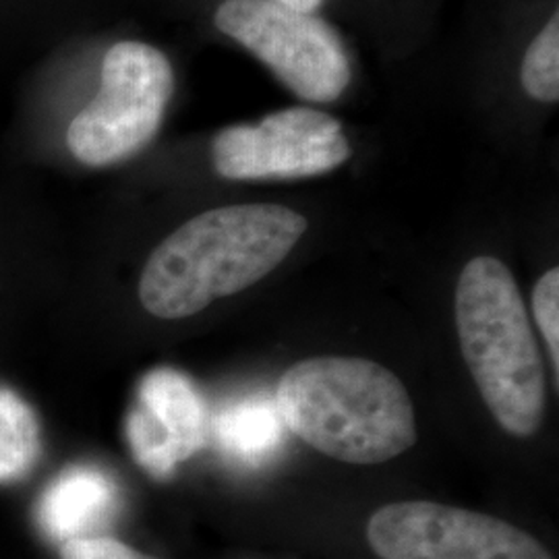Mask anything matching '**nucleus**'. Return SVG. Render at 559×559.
Returning a JSON list of instances; mask_svg holds the SVG:
<instances>
[{"mask_svg": "<svg viewBox=\"0 0 559 559\" xmlns=\"http://www.w3.org/2000/svg\"><path fill=\"white\" fill-rule=\"evenodd\" d=\"M520 81L524 92L545 104H556L559 100V17L547 21L539 36L531 41L522 69Z\"/></svg>", "mask_w": 559, "mask_h": 559, "instance_id": "nucleus-12", "label": "nucleus"}, {"mask_svg": "<svg viewBox=\"0 0 559 559\" xmlns=\"http://www.w3.org/2000/svg\"><path fill=\"white\" fill-rule=\"evenodd\" d=\"M60 559H156L112 537H87L60 545Z\"/></svg>", "mask_w": 559, "mask_h": 559, "instance_id": "nucleus-14", "label": "nucleus"}, {"mask_svg": "<svg viewBox=\"0 0 559 559\" xmlns=\"http://www.w3.org/2000/svg\"><path fill=\"white\" fill-rule=\"evenodd\" d=\"M274 399L286 429L330 459L380 464L417 441L404 383L373 360H302L282 376Z\"/></svg>", "mask_w": 559, "mask_h": 559, "instance_id": "nucleus-2", "label": "nucleus"}, {"mask_svg": "<svg viewBox=\"0 0 559 559\" xmlns=\"http://www.w3.org/2000/svg\"><path fill=\"white\" fill-rule=\"evenodd\" d=\"M535 320L539 323L556 373L559 371V270L554 267L540 276L533 293Z\"/></svg>", "mask_w": 559, "mask_h": 559, "instance_id": "nucleus-13", "label": "nucleus"}, {"mask_svg": "<svg viewBox=\"0 0 559 559\" xmlns=\"http://www.w3.org/2000/svg\"><path fill=\"white\" fill-rule=\"evenodd\" d=\"M127 438L143 471L156 479L170 477L207 438L205 408L195 385L175 369L147 373L127 419Z\"/></svg>", "mask_w": 559, "mask_h": 559, "instance_id": "nucleus-8", "label": "nucleus"}, {"mask_svg": "<svg viewBox=\"0 0 559 559\" xmlns=\"http://www.w3.org/2000/svg\"><path fill=\"white\" fill-rule=\"evenodd\" d=\"M367 540L381 559H551L516 526L436 501L383 506L367 524Z\"/></svg>", "mask_w": 559, "mask_h": 559, "instance_id": "nucleus-6", "label": "nucleus"}, {"mask_svg": "<svg viewBox=\"0 0 559 559\" xmlns=\"http://www.w3.org/2000/svg\"><path fill=\"white\" fill-rule=\"evenodd\" d=\"M175 90L170 60L143 41L115 44L102 62L100 92L67 131L87 166H110L143 150L160 129Z\"/></svg>", "mask_w": 559, "mask_h": 559, "instance_id": "nucleus-4", "label": "nucleus"}, {"mask_svg": "<svg viewBox=\"0 0 559 559\" xmlns=\"http://www.w3.org/2000/svg\"><path fill=\"white\" fill-rule=\"evenodd\" d=\"M274 2H278L282 7L290 9V11H297V13L313 15L325 0H274Z\"/></svg>", "mask_w": 559, "mask_h": 559, "instance_id": "nucleus-15", "label": "nucleus"}, {"mask_svg": "<svg viewBox=\"0 0 559 559\" xmlns=\"http://www.w3.org/2000/svg\"><path fill=\"white\" fill-rule=\"evenodd\" d=\"M462 355L480 396L501 427L528 438L539 429L547 381L539 348L512 272L496 258H475L456 286Z\"/></svg>", "mask_w": 559, "mask_h": 559, "instance_id": "nucleus-3", "label": "nucleus"}, {"mask_svg": "<svg viewBox=\"0 0 559 559\" xmlns=\"http://www.w3.org/2000/svg\"><path fill=\"white\" fill-rule=\"evenodd\" d=\"M305 230V216L276 203L203 212L154 249L141 274V305L160 320L191 318L276 270Z\"/></svg>", "mask_w": 559, "mask_h": 559, "instance_id": "nucleus-1", "label": "nucleus"}, {"mask_svg": "<svg viewBox=\"0 0 559 559\" xmlns=\"http://www.w3.org/2000/svg\"><path fill=\"white\" fill-rule=\"evenodd\" d=\"M214 21L302 100H338L350 83V59L338 32L316 15L274 0H224Z\"/></svg>", "mask_w": 559, "mask_h": 559, "instance_id": "nucleus-5", "label": "nucleus"}, {"mask_svg": "<svg viewBox=\"0 0 559 559\" xmlns=\"http://www.w3.org/2000/svg\"><path fill=\"white\" fill-rule=\"evenodd\" d=\"M40 456L34 411L9 388H0V483L21 479Z\"/></svg>", "mask_w": 559, "mask_h": 559, "instance_id": "nucleus-11", "label": "nucleus"}, {"mask_svg": "<svg viewBox=\"0 0 559 559\" xmlns=\"http://www.w3.org/2000/svg\"><path fill=\"white\" fill-rule=\"evenodd\" d=\"M286 431L276 399L267 394L226 404L212 420V433L222 452L242 464L272 459L282 448Z\"/></svg>", "mask_w": 559, "mask_h": 559, "instance_id": "nucleus-10", "label": "nucleus"}, {"mask_svg": "<svg viewBox=\"0 0 559 559\" xmlns=\"http://www.w3.org/2000/svg\"><path fill=\"white\" fill-rule=\"evenodd\" d=\"M212 158L224 179H305L336 170L350 158V143L334 117L295 106L222 129Z\"/></svg>", "mask_w": 559, "mask_h": 559, "instance_id": "nucleus-7", "label": "nucleus"}, {"mask_svg": "<svg viewBox=\"0 0 559 559\" xmlns=\"http://www.w3.org/2000/svg\"><path fill=\"white\" fill-rule=\"evenodd\" d=\"M117 508V487L94 466H75L62 473L38 506V520L48 537L59 540L98 537Z\"/></svg>", "mask_w": 559, "mask_h": 559, "instance_id": "nucleus-9", "label": "nucleus"}]
</instances>
